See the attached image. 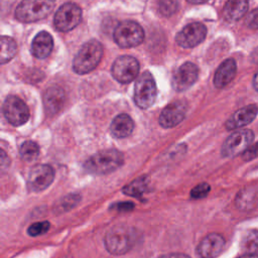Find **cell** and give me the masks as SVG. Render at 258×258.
Returning a JSON list of instances; mask_svg holds the SVG:
<instances>
[{"label": "cell", "instance_id": "cell-1", "mask_svg": "<svg viewBox=\"0 0 258 258\" xmlns=\"http://www.w3.org/2000/svg\"><path fill=\"white\" fill-rule=\"evenodd\" d=\"M103 45L96 39L87 41L80 48L73 60V70L78 75H85L92 72L100 62L103 56Z\"/></svg>", "mask_w": 258, "mask_h": 258}, {"label": "cell", "instance_id": "cell-2", "mask_svg": "<svg viewBox=\"0 0 258 258\" xmlns=\"http://www.w3.org/2000/svg\"><path fill=\"white\" fill-rule=\"evenodd\" d=\"M137 234L134 228L128 226H115L105 237V247L111 254L122 255L127 253L136 243Z\"/></svg>", "mask_w": 258, "mask_h": 258}, {"label": "cell", "instance_id": "cell-3", "mask_svg": "<svg viewBox=\"0 0 258 258\" xmlns=\"http://www.w3.org/2000/svg\"><path fill=\"white\" fill-rule=\"evenodd\" d=\"M123 154L119 150L106 149L89 157L84 166L90 173L107 174L119 168L123 164Z\"/></svg>", "mask_w": 258, "mask_h": 258}, {"label": "cell", "instance_id": "cell-4", "mask_svg": "<svg viewBox=\"0 0 258 258\" xmlns=\"http://www.w3.org/2000/svg\"><path fill=\"white\" fill-rule=\"evenodd\" d=\"M55 0H22L15 9V18L21 22H35L45 18L53 9Z\"/></svg>", "mask_w": 258, "mask_h": 258}, {"label": "cell", "instance_id": "cell-5", "mask_svg": "<svg viewBox=\"0 0 258 258\" xmlns=\"http://www.w3.org/2000/svg\"><path fill=\"white\" fill-rule=\"evenodd\" d=\"M157 95L156 84L153 76L143 72L137 79L134 86V101L140 109H148L155 101Z\"/></svg>", "mask_w": 258, "mask_h": 258}, {"label": "cell", "instance_id": "cell-6", "mask_svg": "<svg viewBox=\"0 0 258 258\" xmlns=\"http://www.w3.org/2000/svg\"><path fill=\"white\" fill-rule=\"evenodd\" d=\"M144 39L143 28L135 21L125 20L117 25L114 31V40L122 48L139 45Z\"/></svg>", "mask_w": 258, "mask_h": 258}, {"label": "cell", "instance_id": "cell-7", "mask_svg": "<svg viewBox=\"0 0 258 258\" xmlns=\"http://www.w3.org/2000/svg\"><path fill=\"white\" fill-rule=\"evenodd\" d=\"M254 134L250 129H241L232 133L222 145V155L224 157H234L243 154L253 141Z\"/></svg>", "mask_w": 258, "mask_h": 258}, {"label": "cell", "instance_id": "cell-8", "mask_svg": "<svg viewBox=\"0 0 258 258\" xmlns=\"http://www.w3.org/2000/svg\"><path fill=\"white\" fill-rule=\"evenodd\" d=\"M82 20L81 7L73 2L62 4L54 14V25L59 31H70Z\"/></svg>", "mask_w": 258, "mask_h": 258}, {"label": "cell", "instance_id": "cell-9", "mask_svg": "<svg viewBox=\"0 0 258 258\" xmlns=\"http://www.w3.org/2000/svg\"><path fill=\"white\" fill-rule=\"evenodd\" d=\"M3 114L7 121L14 126L23 125L29 118L27 105L16 96H8L5 99L3 103Z\"/></svg>", "mask_w": 258, "mask_h": 258}, {"label": "cell", "instance_id": "cell-10", "mask_svg": "<svg viewBox=\"0 0 258 258\" xmlns=\"http://www.w3.org/2000/svg\"><path fill=\"white\" fill-rule=\"evenodd\" d=\"M139 62L131 55H122L116 58L112 66V76L122 84L132 82L138 75Z\"/></svg>", "mask_w": 258, "mask_h": 258}, {"label": "cell", "instance_id": "cell-11", "mask_svg": "<svg viewBox=\"0 0 258 258\" xmlns=\"http://www.w3.org/2000/svg\"><path fill=\"white\" fill-rule=\"evenodd\" d=\"M54 178V170L48 164L34 165L27 177V186L30 191L38 192L47 188Z\"/></svg>", "mask_w": 258, "mask_h": 258}, {"label": "cell", "instance_id": "cell-12", "mask_svg": "<svg viewBox=\"0 0 258 258\" xmlns=\"http://www.w3.org/2000/svg\"><path fill=\"white\" fill-rule=\"evenodd\" d=\"M207 35V28L201 22H191L185 25L175 36L177 44L184 48H190L200 44Z\"/></svg>", "mask_w": 258, "mask_h": 258}, {"label": "cell", "instance_id": "cell-13", "mask_svg": "<svg viewBox=\"0 0 258 258\" xmlns=\"http://www.w3.org/2000/svg\"><path fill=\"white\" fill-rule=\"evenodd\" d=\"M199 69L198 67L190 62L182 63L174 73L172 78V87L177 92H182L190 88L198 80Z\"/></svg>", "mask_w": 258, "mask_h": 258}, {"label": "cell", "instance_id": "cell-14", "mask_svg": "<svg viewBox=\"0 0 258 258\" xmlns=\"http://www.w3.org/2000/svg\"><path fill=\"white\" fill-rule=\"evenodd\" d=\"M225 247V239L222 235L212 233L207 235L199 244L197 252L202 258H215Z\"/></svg>", "mask_w": 258, "mask_h": 258}, {"label": "cell", "instance_id": "cell-15", "mask_svg": "<svg viewBox=\"0 0 258 258\" xmlns=\"http://www.w3.org/2000/svg\"><path fill=\"white\" fill-rule=\"evenodd\" d=\"M185 105L181 102H173L167 105L159 116V124L164 128H171L179 124L185 116Z\"/></svg>", "mask_w": 258, "mask_h": 258}, {"label": "cell", "instance_id": "cell-16", "mask_svg": "<svg viewBox=\"0 0 258 258\" xmlns=\"http://www.w3.org/2000/svg\"><path fill=\"white\" fill-rule=\"evenodd\" d=\"M258 114V106L255 104L248 105L236 111L226 122L228 130H235L250 124Z\"/></svg>", "mask_w": 258, "mask_h": 258}, {"label": "cell", "instance_id": "cell-17", "mask_svg": "<svg viewBox=\"0 0 258 258\" xmlns=\"http://www.w3.org/2000/svg\"><path fill=\"white\" fill-rule=\"evenodd\" d=\"M66 96L64 91L58 86H52L48 88L43 95V105L45 111L49 115L58 113L64 104Z\"/></svg>", "mask_w": 258, "mask_h": 258}, {"label": "cell", "instance_id": "cell-18", "mask_svg": "<svg viewBox=\"0 0 258 258\" xmlns=\"http://www.w3.org/2000/svg\"><path fill=\"white\" fill-rule=\"evenodd\" d=\"M237 73L236 61L233 58L224 60L217 69L214 76V85L218 89L226 87L235 78Z\"/></svg>", "mask_w": 258, "mask_h": 258}, {"label": "cell", "instance_id": "cell-19", "mask_svg": "<svg viewBox=\"0 0 258 258\" xmlns=\"http://www.w3.org/2000/svg\"><path fill=\"white\" fill-rule=\"evenodd\" d=\"M53 47V40L51 35L46 31L38 32L31 42V52L37 58L47 57Z\"/></svg>", "mask_w": 258, "mask_h": 258}, {"label": "cell", "instance_id": "cell-20", "mask_svg": "<svg viewBox=\"0 0 258 258\" xmlns=\"http://www.w3.org/2000/svg\"><path fill=\"white\" fill-rule=\"evenodd\" d=\"M134 129V122L127 114H120L114 118L111 123V134L116 138H125L131 134Z\"/></svg>", "mask_w": 258, "mask_h": 258}, {"label": "cell", "instance_id": "cell-21", "mask_svg": "<svg viewBox=\"0 0 258 258\" xmlns=\"http://www.w3.org/2000/svg\"><path fill=\"white\" fill-rule=\"evenodd\" d=\"M248 0H227L223 8V16L228 21H237L248 10Z\"/></svg>", "mask_w": 258, "mask_h": 258}, {"label": "cell", "instance_id": "cell-22", "mask_svg": "<svg viewBox=\"0 0 258 258\" xmlns=\"http://www.w3.org/2000/svg\"><path fill=\"white\" fill-rule=\"evenodd\" d=\"M148 183H149V178L147 176H140L136 179H134L133 181H131L130 183L126 184L123 188L122 191L130 197H134V198H140L145 190L148 187Z\"/></svg>", "mask_w": 258, "mask_h": 258}, {"label": "cell", "instance_id": "cell-23", "mask_svg": "<svg viewBox=\"0 0 258 258\" xmlns=\"http://www.w3.org/2000/svg\"><path fill=\"white\" fill-rule=\"evenodd\" d=\"M1 52L0 61L1 63L8 62L17 51V44L15 40L9 36H1Z\"/></svg>", "mask_w": 258, "mask_h": 258}, {"label": "cell", "instance_id": "cell-24", "mask_svg": "<svg viewBox=\"0 0 258 258\" xmlns=\"http://www.w3.org/2000/svg\"><path fill=\"white\" fill-rule=\"evenodd\" d=\"M241 247L245 254L258 255V230L248 231L242 238Z\"/></svg>", "mask_w": 258, "mask_h": 258}, {"label": "cell", "instance_id": "cell-25", "mask_svg": "<svg viewBox=\"0 0 258 258\" xmlns=\"http://www.w3.org/2000/svg\"><path fill=\"white\" fill-rule=\"evenodd\" d=\"M256 194L253 189H242L236 198V206L242 211H248L254 207Z\"/></svg>", "mask_w": 258, "mask_h": 258}, {"label": "cell", "instance_id": "cell-26", "mask_svg": "<svg viewBox=\"0 0 258 258\" xmlns=\"http://www.w3.org/2000/svg\"><path fill=\"white\" fill-rule=\"evenodd\" d=\"M19 153L23 160L32 161L37 158V156L39 154V147L35 142L28 140L21 144Z\"/></svg>", "mask_w": 258, "mask_h": 258}, {"label": "cell", "instance_id": "cell-27", "mask_svg": "<svg viewBox=\"0 0 258 258\" xmlns=\"http://www.w3.org/2000/svg\"><path fill=\"white\" fill-rule=\"evenodd\" d=\"M48 230H49V222L42 221V222H36L30 225L27 229V233L32 237H36V236L45 234Z\"/></svg>", "mask_w": 258, "mask_h": 258}, {"label": "cell", "instance_id": "cell-28", "mask_svg": "<svg viewBox=\"0 0 258 258\" xmlns=\"http://www.w3.org/2000/svg\"><path fill=\"white\" fill-rule=\"evenodd\" d=\"M176 8H177L176 0H160L159 1V10L165 16H169L173 14Z\"/></svg>", "mask_w": 258, "mask_h": 258}, {"label": "cell", "instance_id": "cell-29", "mask_svg": "<svg viewBox=\"0 0 258 258\" xmlns=\"http://www.w3.org/2000/svg\"><path fill=\"white\" fill-rule=\"evenodd\" d=\"M80 197L78 195H69L62 199V201L58 204L57 209L60 211H69L74 208L79 203Z\"/></svg>", "mask_w": 258, "mask_h": 258}, {"label": "cell", "instance_id": "cell-30", "mask_svg": "<svg viewBox=\"0 0 258 258\" xmlns=\"http://www.w3.org/2000/svg\"><path fill=\"white\" fill-rule=\"evenodd\" d=\"M210 189H211V186L207 182H202V183L196 185L191 189L190 196L194 199H203L209 194Z\"/></svg>", "mask_w": 258, "mask_h": 258}, {"label": "cell", "instance_id": "cell-31", "mask_svg": "<svg viewBox=\"0 0 258 258\" xmlns=\"http://www.w3.org/2000/svg\"><path fill=\"white\" fill-rule=\"evenodd\" d=\"M246 25L252 29H258V8L252 10L246 16Z\"/></svg>", "mask_w": 258, "mask_h": 258}, {"label": "cell", "instance_id": "cell-32", "mask_svg": "<svg viewBox=\"0 0 258 258\" xmlns=\"http://www.w3.org/2000/svg\"><path fill=\"white\" fill-rule=\"evenodd\" d=\"M243 159L246 161H250L256 157H258V142L251 145L244 153H243Z\"/></svg>", "mask_w": 258, "mask_h": 258}, {"label": "cell", "instance_id": "cell-33", "mask_svg": "<svg viewBox=\"0 0 258 258\" xmlns=\"http://www.w3.org/2000/svg\"><path fill=\"white\" fill-rule=\"evenodd\" d=\"M113 208L118 211H131L134 208V205L132 203L123 202V203H118V204L114 205Z\"/></svg>", "mask_w": 258, "mask_h": 258}, {"label": "cell", "instance_id": "cell-34", "mask_svg": "<svg viewBox=\"0 0 258 258\" xmlns=\"http://www.w3.org/2000/svg\"><path fill=\"white\" fill-rule=\"evenodd\" d=\"M159 258H190V257L188 255H185L182 253H170V254L163 255Z\"/></svg>", "mask_w": 258, "mask_h": 258}, {"label": "cell", "instance_id": "cell-35", "mask_svg": "<svg viewBox=\"0 0 258 258\" xmlns=\"http://www.w3.org/2000/svg\"><path fill=\"white\" fill-rule=\"evenodd\" d=\"M251 58L255 64H258V46L253 50V52L251 54Z\"/></svg>", "mask_w": 258, "mask_h": 258}, {"label": "cell", "instance_id": "cell-36", "mask_svg": "<svg viewBox=\"0 0 258 258\" xmlns=\"http://www.w3.org/2000/svg\"><path fill=\"white\" fill-rule=\"evenodd\" d=\"M253 87L258 92V72L255 74V76L253 78Z\"/></svg>", "mask_w": 258, "mask_h": 258}, {"label": "cell", "instance_id": "cell-37", "mask_svg": "<svg viewBox=\"0 0 258 258\" xmlns=\"http://www.w3.org/2000/svg\"><path fill=\"white\" fill-rule=\"evenodd\" d=\"M207 1H209V0H187V2L191 3V4H203Z\"/></svg>", "mask_w": 258, "mask_h": 258}, {"label": "cell", "instance_id": "cell-38", "mask_svg": "<svg viewBox=\"0 0 258 258\" xmlns=\"http://www.w3.org/2000/svg\"><path fill=\"white\" fill-rule=\"evenodd\" d=\"M238 258H258V255H254V254H245V255H242Z\"/></svg>", "mask_w": 258, "mask_h": 258}]
</instances>
